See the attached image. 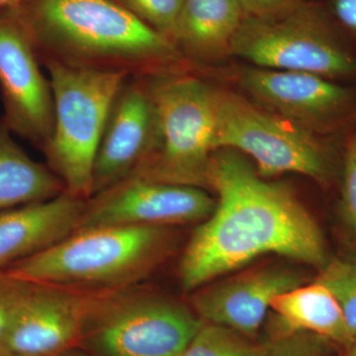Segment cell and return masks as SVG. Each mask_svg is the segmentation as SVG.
<instances>
[{
    "label": "cell",
    "instance_id": "1",
    "mask_svg": "<svg viewBox=\"0 0 356 356\" xmlns=\"http://www.w3.org/2000/svg\"><path fill=\"white\" fill-rule=\"evenodd\" d=\"M208 184L218 200L180 261L179 277L187 291L264 254L320 269L329 261L324 235L305 206L286 185L264 180L238 152L213 153Z\"/></svg>",
    "mask_w": 356,
    "mask_h": 356
},
{
    "label": "cell",
    "instance_id": "2",
    "mask_svg": "<svg viewBox=\"0 0 356 356\" xmlns=\"http://www.w3.org/2000/svg\"><path fill=\"white\" fill-rule=\"evenodd\" d=\"M10 9L42 65L142 79L185 72L175 44L116 0H23Z\"/></svg>",
    "mask_w": 356,
    "mask_h": 356
},
{
    "label": "cell",
    "instance_id": "3",
    "mask_svg": "<svg viewBox=\"0 0 356 356\" xmlns=\"http://www.w3.org/2000/svg\"><path fill=\"white\" fill-rule=\"evenodd\" d=\"M165 229L152 226L77 229L4 270L33 284L114 291L144 277L158 264L168 240Z\"/></svg>",
    "mask_w": 356,
    "mask_h": 356
},
{
    "label": "cell",
    "instance_id": "4",
    "mask_svg": "<svg viewBox=\"0 0 356 356\" xmlns=\"http://www.w3.org/2000/svg\"><path fill=\"white\" fill-rule=\"evenodd\" d=\"M154 131L131 177L205 189L216 135V88L188 72L147 79Z\"/></svg>",
    "mask_w": 356,
    "mask_h": 356
},
{
    "label": "cell",
    "instance_id": "5",
    "mask_svg": "<svg viewBox=\"0 0 356 356\" xmlns=\"http://www.w3.org/2000/svg\"><path fill=\"white\" fill-rule=\"evenodd\" d=\"M231 55L261 69L308 72L344 84L356 83V42L321 2L301 0L270 17L245 16Z\"/></svg>",
    "mask_w": 356,
    "mask_h": 356
},
{
    "label": "cell",
    "instance_id": "6",
    "mask_svg": "<svg viewBox=\"0 0 356 356\" xmlns=\"http://www.w3.org/2000/svg\"><path fill=\"white\" fill-rule=\"evenodd\" d=\"M54 98V128L42 149L47 166L65 191L84 200L92 196L96 154L112 103L127 74L48 63Z\"/></svg>",
    "mask_w": 356,
    "mask_h": 356
},
{
    "label": "cell",
    "instance_id": "7",
    "mask_svg": "<svg viewBox=\"0 0 356 356\" xmlns=\"http://www.w3.org/2000/svg\"><path fill=\"white\" fill-rule=\"evenodd\" d=\"M214 149H229L254 159L262 177L294 172L329 185L341 172L334 143L261 109L243 96L216 88Z\"/></svg>",
    "mask_w": 356,
    "mask_h": 356
},
{
    "label": "cell",
    "instance_id": "8",
    "mask_svg": "<svg viewBox=\"0 0 356 356\" xmlns=\"http://www.w3.org/2000/svg\"><path fill=\"white\" fill-rule=\"evenodd\" d=\"M103 293L83 339L102 356H181L203 321L180 304Z\"/></svg>",
    "mask_w": 356,
    "mask_h": 356
},
{
    "label": "cell",
    "instance_id": "9",
    "mask_svg": "<svg viewBox=\"0 0 356 356\" xmlns=\"http://www.w3.org/2000/svg\"><path fill=\"white\" fill-rule=\"evenodd\" d=\"M241 86L261 104L318 135L356 130V86L308 72L247 67Z\"/></svg>",
    "mask_w": 356,
    "mask_h": 356
},
{
    "label": "cell",
    "instance_id": "10",
    "mask_svg": "<svg viewBox=\"0 0 356 356\" xmlns=\"http://www.w3.org/2000/svg\"><path fill=\"white\" fill-rule=\"evenodd\" d=\"M215 205L216 201L200 187L130 177L88 199L76 231L202 222Z\"/></svg>",
    "mask_w": 356,
    "mask_h": 356
},
{
    "label": "cell",
    "instance_id": "11",
    "mask_svg": "<svg viewBox=\"0 0 356 356\" xmlns=\"http://www.w3.org/2000/svg\"><path fill=\"white\" fill-rule=\"evenodd\" d=\"M31 40L11 9L0 11V92L2 121L11 133L43 149L54 128L50 79Z\"/></svg>",
    "mask_w": 356,
    "mask_h": 356
},
{
    "label": "cell",
    "instance_id": "12",
    "mask_svg": "<svg viewBox=\"0 0 356 356\" xmlns=\"http://www.w3.org/2000/svg\"><path fill=\"white\" fill-rule=\"evenodd\" d=\"M100 294L29 283L0 348L24 356H57L72 350L83 341Z\"/></svg>",
    "mask_w": 356,
    "mask_h": 356
},
{
    "label": "cell",
    "instance_id": "13",
    "mask_svg": "<svg viewBox=\"0 0 356 356\" xmlns=\"http://www.w3.org/2000/svg\"><path fill=\"white\" fill-rule=\"evenodd\" d=\"M153 131L154 105L147 79L128 77L112 103L98 146L92 196L138 170L149 153Z\"/></svg>",
    "mask_w": 356,
    "mask_h": 356
},
{
    "label": "cell",
    "instance_id": "14",
    "mask_svg": "<svg viewBox=\"0 0 356 356\" xmlns=\"http://www.w3.org/2000/svg\"><path fill=\"white\" fill-rule=\"evenodd\" d=\"M303 282L298 271L267 267L197 293L193 306L203 322L229 327L252 339L261 329L274 297Z\"/></svg>",
    "mask_w": 356,
    "mask_h": 356
},
{
    "label": "cell",
    "instance_id": "15",
    "mask_svg": "<svg viewBox=\"0 0 356 356\" xmlns=\"http://www.w3.org/2000/svg\"><path fill=\"white\" fill-rule=\"evenodd\" d=\"M86 200L64 191L57 197L0 212V270L72 235Z\"/></svg>",
    "mask_w": 356,
    "mask_h": 356
},
{
    "label": "cell",
    "instance_id": "16",
    "mask_svg": "<svg viewBox=\"0 0 356 356\" xmlns=\"http://www.w3.org/2000/svg\"><path fill=\"white\" fill-rule=\"evenodd\" d=\"M245 16L238 0H185L172 44L185 60L216 62L231 55Z\"/></svg>",
    "mask_w": 356,
    "mask_h": 356
},
{
    "label": "cell",
    "instance_id": "17",
    "mask_svg": "<svg viewBox=\"0 0 356 356\" xmlns=\"http://www.w3.org/2000/svg\"><path fill=\"white\" fill-rule=\"evenodd\" d=\"M270 309L280 321L282 332H310L346 350L355 341L336 297L317 280L274 297Z\"/></svg>",
    "mask_w": 356,
    "mask_h": 356
},
{
    "label": "cell",
    "instance_id": "18",
    "mask_svg": "<svg viewBox=\"0 0 356 356\" xmlns=\"http://www.w3.org/2000/svg\"><path fill=\"white\" fill-rule=\"evenodd\" d=\"M11 134L0 120V212L49 200L65 191L60 178L30 158Z\"/></svg>",
    "mask_w": 356,
    "mask_h": 356
},
{
    "label": "cell",
    "instance_id": "19",
    "mask_svg": "<svg viewBox=\"0 0 356 356\" xmlns=\"http://www.w3.org/2000/svg\"><path fill=\"white\" fill-rule=\"evenodd\" d=\"M261 346L222 325L202 322L181 356H259Z\"/></svg>",
    "mask_w": 356,
    "mask_h": 356
},
{
    "label": "cell",
    "instance_id": "20",
    "mask_svg": "<svg viewBox=\"0 0 356 356\" xmlns=\"http://www.w3.org/2000/svg\"><path fill=\"white\" fill-rule=\"evenodd\" d=\"M318 282L329 288L343 311L353 339H356V254L327 261L321 268Z\"/></svg>",
    "mask_w": 356,
    "mask_h": 356
},
{
    "label": "cell",
    "instance_id": "21",
    "mask_svg": "<svg viewBox=\"0 0 356 356\" xmlns=\"http://www.w3.org/2000/svg\"><path fill=\"white\" fill-rule=\"evenodd\" d=\"M138 19L170 40L181 13L185 0H116Z\"/></svg>",
    "mask_w": 356,
    "mask_h": 356
},
{
    "label": "cell",
    "instance_id": "22",
    "mask_svg": "<svg viewBox=\"0 0 356 356\" xmlns=\"http://www.w3.org/2000/svg\"><path fill=\"white\" fill-rule=\"evenodd\" d=\"M332 344L310 332H282L261 346L259 356H332Z\"/></svg>",
    "mask_w": 356,
    "mask_h": 356
},
{
    "label": "cell",
    "instance_id": "23",
    "mask_svg": "<svg viewBox=\"0 0 356 356\" xmlns=\"http://www.w3.org/2000/svg\"><path fill=\"white\" fill-rule=\"evenodd\" d=\"M339 209L344 225L356 238V130L344 144Z\"/></svg>",
    "mask_w": 356,
    "mask_h": 356
},
{
    "label": "cell",
    "instance_id": "24",
    "mask_svg": "<svg viewBox=\"0 0 356 356\" xmlns=\"http://www.w3.org/2000/svg\"><path fill=\"white\" fill-rule=\"evenodd\" d=\"M29 283L0 270V346L8 334Z\"/></svg>",
    "mask_w": 356,
    "mask_h": 356
},
{
    "label": "cell",
    "instance_id": "25",
    "mask_svg": "<svg viewBox=\"0 0 356 356\" xmlns=\"http://www.w3.org/2000/svg\"><path fill=\"white\" fill-rule=\"evenodd\" d=\"M321 3L339 27L356 42V0H323Z\"/></svg>",
    "mask_w": 356,
    "mask_h": 356
},
{
    "label": "cell",
    "instance_id": "26",
    "mask_svg": "<svg viewBox=\"0 0 356 356\" xmlns=\"http://www.w3.org/2000/svg\"><path fill=\"white\" fill-rule=\"evenodd\" d=\"M301 0H238L245 15L270 17L280 15L296 6Z\"/></svg>",
    "mask_w": 356,
    "mask_h": 356
},
{
    "label": "cell",
    "instance_id": "27",
    "mask_svg": "<svg viewBox=\"0 0 356 356\" xmlns=\"http://www.w3.org/2000/svg\"><path fill=\"white\" fill-rule=\"evenodd\" d=\"M23 0H0V11L13 8V7L17 6Z\"/></svg>",
    "mask_w": 356,
    "mask_h": 356
},
{
    "label": "cell",
    "instance_id": "28",
    "mask_svg": "<svg viewBox=\"0 0 356 356\" xmlns=\"http://www.w3.org/2000/svg\"><path fill=\"white\" fill-rule=\"evenodd\" d=\"M346 356H356V339L346 348Z\"/></svg>",
    "mask_w": 356,
    "mask_h": 356
},
{
    "label": "cell",
    "instance_id": "29",
    "mask_svg": "<svg viewBox=\"0 0 356 356\" xmlns=\"http://www.w3.org/2000/svg\"><path fill=\"white\" fill-rule=\"evenodd\" d=\"M0 356H24V355H17V353H11V351L2 350V348H0Z\"/></svg>",
    "mask_w": 356,
    "mask_h": 356
},
{
    "label": "cell",
    "instance_id": "30",
    "mask_svg": "<svg viewBox=\"0 0 356 356\" xmlns=\"http://www.w3.org/2000/svg\"><path fill=\"white\" fill-rule=\"evenodd\" d=\"M57 356H83L81 355H79V353H74V351H72V350L65 351V353H60V355H58Z\"/></svg>",
    "mask_w": 356,
    "mask_h": 356
},
{
    "label": "cell",
    "instance_id": "31",
    "mask_svg": "<svg viewBox=\"0 0 356 356\" xmlns=\"http://www.w3.org/2000/svg\"><path fill=\"white\" fill-rule=\"evenodd\" d=\"M305 1H308V2H322L323 0H305Z\"/></svg>",
    "mask_w": 356,
    "mask_h": 356
}]
</instances>
